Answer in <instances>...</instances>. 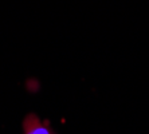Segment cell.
Returning <instances> with one entry per match:
<instances>
[{"label":"cell","mask_w":149,"mask_h":134,"mask_svg":"<svg viewBox=\"0 0 149 134\" xmlns=\"http://www.w3.org/2000/svg\"><path fill=\"white\" fill-rule=\"evenodd\" d=\"M23 134H55L54 130L38 115L30 114L23 122Z\"/></svg>","instance_id":"1"}]
</instances>
